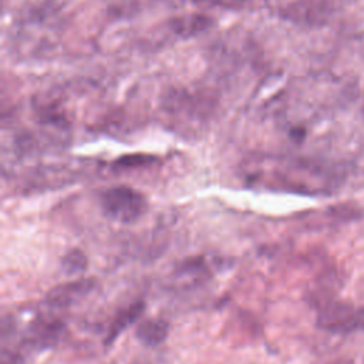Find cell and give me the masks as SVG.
Masks as SVG:
<instances>
[{
    "label": "cell",
    "mask_w": 364,
    "mask_h": 364,
    "mask_svg": "<svg viewBox=\"0 0 364 364\" xmlns=\"http://www.w3.org/2000/svg\"><path fill=\"white\" fill-rule=\"evenodd\" d=\"M101 206L107 218L119 223L136 222L146 210L145 196L131 186H112L101 195Z\"/></svg>",
    "instance_id": "6da1fadb"
},
{
    "label": "cell",
    "mask_w": 364,
    "mask_h": 364,
    "mask_svg": "<svg viewBox=\"0 0 364 364\" xmlns=\"http://www.w3.org/2000/svg\"><path fill=\"white\" fill-rule=\"evenodd\" d=\"M317 324L320 328L337 334L364 330V307H354L344 301H333L320 311Z\"/></svg>",
    "instance_id": "7a4b0ae2"
},
{
    "label": "cell",
    "mask_w": 364,
    "mask_h": 364,
    "mask_svg": "<svg viewBox=\"0 0 364 364\" xmlns=\"http://www.w3.org/2000/svg\"><path fill=\"white\" fill-rule=\"evenodd\" d=\"M333 10V0H300L286 9V17L300 24L317 26L326 23Z\"/></svg>",
    "instance_id": "3957f363"
},
{
    "label": "cell",
    "mask_w": 364,
    "mask_h": 364,
    "mask_svg": "<svg viewBox=\"0 0 364 364\" xmlns=\"http://www.w3.org/2000/svg\"><path fill=\"white\" fill-rule=\"evenodd\" d=\"M92 280L80 279L70 283L60 284L54 287L46 297V303L48 307L53 309H65L73 306L74 303L80 301L85 297L92 289Z\"/></svg>",
    "instance_id": "277c9868"
},
{
    "label": "cell",
    "mask_w": 364,
    "mask_h": 364,
    "mask_svg": "<svg viewBox=\"0 0 364 364\" xmlns=\"http://www.w3.org/2000/svg\"><path fill=\"white\" fill-rule=\"evenodd\" d=\"M213 20L205 14H188L176 17L171 21V30L178 37L186 38L209 30Z\"/></svg>",
    "instance_id": "5b68a950"
},
{
    "label": "cell",
    "mask_w": 364,
    "mask_h": 364,
    "mask_svg": "<svg viewBox=\"0 0 364 364\" xmlns=\"http://www.w3.org/2000/svg\"><path fill=\"white\" fill-rule=\"evenodd\" d=\"M169 333V326L166 321L159 318H149L142 321L135 331L136 340L146 347H156L165 341Z\"/></svg>",
    "instance_id": "8992f818"
},
{
    "label": "cell",
    "mask_w": 364,
    "mask_h": 364,
    "mask_svg": "<svg viewBox=\"0 0 364 364\" xmlns=\"http://www.w3.org/2000/svg\"><path fill=\"white\" fill-rule=\"evenodd\" d=\"M142 310H144V304H142V303H135V304L129 306L125 311H122V313L117 317V320L112 323L111 330H109V333H108V337H107V341H105V343H107V344L112 343V341L117 338V336H118L125 327H128L129 324H132V323L141 316Z\"/></svg>",
    "instance_id": "52a82bcc"
},
{
    "label": "cell",
    "mask_w": 364,
    "mask_h": 364,
    "mask_svg": "<svg viewBox=\"0 0 364 364\" xmlns=\"http://www.w3.org/2000/svg\"><path fill=\"white\" fill-rule=\"evenodd\" d=\"M61 266H63L64 273H67L70 276L80 274L87 267V257H85V255L80 249H71L63 257Z\"/></svg>",
    "instance_id": "ba28073f"
},
{
    "label": "cell",
    "mask_w": 364,
    "mask_h": 364,
    "mask_svg": "<svg viewBox=\"0 0 364 364\" xmlns=\"http://www.w3.org/2000/svg\"><path fill=\"white\" fill-rule=\"evenodd\" d=\"M58 334H60L58 323H43L33 333V338H34V343H38L40 346H47L48 343L54 341Z\"/></svg>",
    "instance_id": "9c48e42d"
},
{
    "label": "cell",
    "mask_w": 364,
    "mask_h": 364,
    "mask_svg": "<svg viewBox=\"0 0 364 364\" xmlns=\"http://www.w3.org/2000/svg\"><path fill=\"white\" fill-rule=\"evenodd\" d=\"M154 159H155L154 156H148V155H142V154L127 155V156L119 158L115 162V166H119V168H135V166H141V165H148Z\"/></svg>",
    "instance_id": "30bf717a"
},
{
    "label": "cell",
    "mask_w": 364,
    "mask_h": 364,
    "mask_svg": "<svg viewBox=\"0 0 364 364\" xmlns=\"http://www.w3.org/2000/svg\"><path fill=\"white\" fill-rule=\"evenodd\" d=\"M1 364H23L21 358L13 353H9V351H3V355H1Z\"/></svg>",
    "instance_id": "8fae6325"
}]
</instances>
